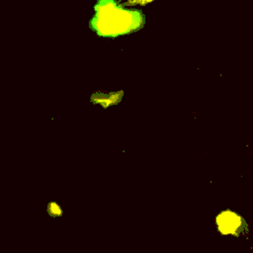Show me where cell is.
Wrapping results in <instances>:
<instances>
[{
	"label": "cell",
	"mask_w": 253,
	"mask_h": 253,
	"mask_svg": "<svg viewBox=\"0 0 253 253\" xmlns=\"http://www.w3.org/2000/svg\"><path fill=\"white\" fill-rule=\"evenodd\" d=\"M123 96V92H115L109 94H102V93H95L91 96V101L95 104H99L104 108H107L112 105L118 104Z\"/></svg>",
	"instance_id": "6da1fadb"
},
{
	"label": "cell",
	"mask_w": 253,
	"mask_h": 253,
	"mask_svg": "<svg viewBox=\"0 0 253 253\" xmlns=\"http://www.w3.org/2000/svg\"><path fill=\"white\" fill-rule=\"evenodd\" d=\"M226 213L227 214H222L218 217V224H219L220 230H222L224 233L235 230L239 225L238 216H236L232 212H226Z\"/></svg>",
	"instance_id": "7a4b0ae2"
},
{
	"label": "cell",
	"mask_w": 253,
	"mask_h": 253,
	"mask_svg": "<svg viewBox=\"0 0 253 253\" xmlns=\"http://www.w3.org/2000/svg\"><path fill=\"white\" fill-rule=\"evenodd\" d=\"M128 3H130L131 5L132 4H140V5H145L146 3H149L153 0H127Z\"/></svg>",
	"instance_id": "3957f363"
}]
</instances>
